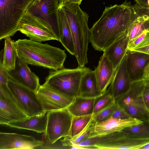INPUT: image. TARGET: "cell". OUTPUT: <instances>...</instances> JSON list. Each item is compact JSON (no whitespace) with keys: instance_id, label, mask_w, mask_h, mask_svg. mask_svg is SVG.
<instances>
[{"instance_id":"22","label":"cell","mask_w":149,"mask_h":149,"mask_svg":"<svg viewBox=\"0 0 149 149\" xmlns=\"http://www.w3.org/2000/svg\"><path fill=\"white\" fill-rule=\"evenodd\" d=\"M96 98H87L77 96L67 108L73 116H80L93 113Z\"/></svg>"},{"instance_id":"8","label":"cell","mask_w":149,"mask_h":149,"mask_svg":"<svg viewBox=\"0 0 149 149\" xmlns=\"http://www.w3.org/2000/svg\"><path fill=\"white\" fill-rule=\"evenodd\" d=\"M46 130L43 138L46 143L53 144L60 139L70 137L73 116L67 108L47 112Z\"/></svg>"},{"instance_id":"3","label":"cell","mask_w":149,"mask_h":149,"mask_svg":"<svg viewBox=\"0 0 149 149\" xmlns=\"http://www.w3.org/2000/svg\"><path fill=\"white\" fill-rule=\"evenodd\" d=\"M64 13L72 34L74 46V55L79 67L88 63L87 51L90 42V29L88 25L89 16L78 4L67 1L58 8Z\"/></svg>"},{"instance_id":"24","label":"cell","mask_w":149,"mask_h":149,"mask_svg":"<svg viewBox=\"0 0 149 149\" xmlns=\"http://www.w3.org/2000/svg\"><path fill=\"white\" fill-rule=\"evenodd\" d=\"M58 9L61 28L60 42L70 54L74 55V44L67 18L63 10L60 8Z\"/></svg>"},{"instance_id":"35","label":"cell","mask_w":149,"mask_h":149,"mask_svg":"<svg viewBox=\"0 0 149 149\" xmlns=\"http://www.w3.org/2000/svg\"><path fill=\"white\" fill-rule=\"evenodd\" d=\"M149 78V63L145 68L143 79Z\"/></svg>"},{"instance_id":"14","label":"cell","mask_w":149,"mask_h":149,"mask_svg":"<svg viewBox=\"0 0 149 149\" xmlns=\"http://www.w3.org/2000/svg\"><path fill=\"white\" fill-rule=\"evenodd\" d=\"M142 122L131 117L126 119H121L114 118L111 116L104 121L96 122L88 139L121 131L126 127L138 125Z\"/></svg>"},{"instance_id":"11","label":"cell","mask_w":149,"mask_h":149,"mask_svg":"<svg viewBox=\"0 0 149 149\" xmlns=\"http://www.w3.org/2000/svg\"><path fill=\"white\" fill-rule=\"evenodd\" d=\"M18 31L31 40L41 42L57 39L45 24L37 19L25 13L20 20Z\"/></svg>"},{"instance_id":"26","label":"cell","mask_w":149,"mask_h":149,"mask_svg":"<svg viewBox=\"0 0 149 149\" xmlns=\"http://www.w3.org/2000/svg\"><path fill=\"white\" fill-rule=\"evenodd\" d=\"M93 114L73 116L70 129V138L76 136L84 129L92 118Z\"/></svg>"},{"instance_id":"10","label":"cell","mask_w":149,"mask_h":149,"mask_svg":"<svg viewBox=\"0 0 149 149\" xmlns=\"http://www.w3.org/2000/svg\"><path fill=\"white\" fill-rule=\"evenodd\" d=\"M36 94L46 112L67 108L74 98L45 83L40 85Z\"/></svg>"},{"instance_id":"25","label":"cell","mask_w":149,"mask_h":149,"mask_svg":"<svg viewBox=\"0 0 149 149\" xmlns=\"http://www.w3.org/2000/svg\"><path fill=\"white\" fill-rule=\"evenodd\" d=\"M135 138L149 139V122H142L139 124L123 130Z\"/></svg>"},{"instance_id":"29","label":"cell","mask_w":149,"mask_h":149,"mask_svg":"<svg viewBox=\"0 0 149 149\" xmlns=\"http://www.w3.org/2000/svg\"><path fill=\"white\" fill-rule=\"evenodd\" d=\"M96 122L93 117L86 127L78 135L74 137L71 138L68 137L70 143L77 144L88 138L91 131Z\"/></svg>"},{"instance_id":"30","label":"cell","mask_w":149,"mask_h":149,"mask_svg":"<svg viewBox=\"0 0 149 149\" xmlns=\"http://www.w3.org/2000/svg\"><path fill=\"white\" fill-rule=\"evenodd\" d=\"M143 84V95L146 105L149 110V78L142 79Z\"/></svg>"},{"instance_id":"31","label":"cell","mask_w":149,"mask_h":149,"mask_svg":"<svg viewBox=\"0 0 149 149\" xmlns=\"http://www.w3.org/2000/svg\"><path fill=\"white\" fill-rule=\"evenodd\" d=\"M146 31H144L141 34L129 42L128 49L132 50L138 45L144 38Z\"/></svg>"},{"instance_id":"37","label":"cell","mask_w":149,"mask_h":149,"mask_svg":"<svg viewBox=\"0 0 149 149\" xmlns=\"http://www.w3.org/2000/svg\"><path fill=\"white\" fill-rule=\"evenodd\" d=\"M67 1V0H59V6L58 8L64 4Z\"/></svg>"},{"instance_id":"17","label":"cell","mask_w":149,"mask_h":149,"mask_svg":"<svg viewBox=\"0 0 149 149\" xmlns=\"http://www.w3.org/2000/svg\"><path fill=\"white\" fill-rule=\"evenodd\" d=\"M94 70L99 89L102 94L106 91L111 83L116 70L108 58L103 54Z\"/></svg>"},{"instance_id":"1","label":"cell","mask_w":149,"mask_h":149,"mask_svg":"<svg viewBox=\"0 0 149 149\" xmlns=\"http://www.w3.org/2000/svg\"><path fill=\"white\" fill-rule=\"evenodd\" d=\"M140 5L125 1L120 5L105 7L100 17L90 29V42L96 50L103 51L113 42L127 34L136 19Z\"/></svg>"},{"instance_id":"12","label":"cell","mask_w":149,"mask_h":149,"mask_svg":"<svg viewBox=\"0 0 149 149\" xmlns=\"http://www.w3.org/2000/svg\"><path fill=\"white\" fill-rule=\"evenodd\" d=\"M28 65L18 56L15 69L7 70L9 78L36 93L40 85L39 79Z\"/></svg>"},{"instance_id":"21","label":"cell","mask_w":149,"mask_h":149,"mask_svg":"<svg viewBox=\"0 0 149 149\" xmlns=\"http://www.w3.org/2000/svg\"><path fill=\"white\" fill-rule=\"evenodd\" d=\"M102 94L98 86L94 70L91 69L83 76L78 96L87 98H96Z\"/></svg>"},{"instance_id":"39","label":"cell","mask_w":149,"mask_h":149,"mask_svg":"<svg viewBox=\"0 0 149 149\" xmlns=\"http://www.w3.org/2000/svg\"><path fill=\"white\" fill-rule=\"evenodd\" d=\"M134 1L136 2V3H137L139 4V2L138 0H134Z\"/></svg>"},{"instance_id":"7","label":"cell","mask_w":149,"mask_h":149,"mask_svg":"<svg viewBox=\"0 0 149 149\" xmlns=\"http://www.w3.org/2000/svg\"><path fill=\"white\" fill-rule=\"evenodd\" d=\"M59 0H34L25 13L37 19L46 26L60 42Z\"/></svg>"},{"instance_id":"4","label":"cell","mask_w":149,"mask_h":149,"mask_svg":"<svg viewBox=\"0 0 149 149\" xmlns=\"http://www.w3.org/2000/svg\"><path fill=\"white\" fill-rule=\"evenodd\" d=\"M34 0H0V40L13 36L19 23Z\"/></svg>"},{"instance_id":"9","label":"cell","mask_w":149,"mask_h":149,"mask_svg":"<svg viewBox=\"0 0 149 149\" xmlns=\"http://www.w3.org/2000/svg\"><path fill=\"white\" fill-rule=\"evenodd\" d=\"M8 84L18 106L28 117L46 113L36 93L9 78Z\"/></svg>"},{"instance_id":"15","label":"cell","mask_w":149,"mask_h":149,"mask_svg":"<svg viewBox=\"0 0 149 149\" xmlns=\"http://www.w3.org/2000/svg\"><path fill=\"white\" fill-rule=\"evenodd\" d=\"M132 83L127 69L126 53L107 90L115 99L128 91Z\"/></svg>"},{"instance_id":"13","label":"cell","mask_w":149,"mask_h":149,"mask_svg":"<svg viewBox=\"0 0 149 149\" xmlns=\"http://www.w3.org/2000/svg\"><path fill=\"white\" fill-rule=\"evenodd\" d=\"M44 143L31 136L15 133L0 132V149L38 148Z\"/></svg>"},{"instance_id":"2","label":"cell","mask_w":149,"mask_h":149,"mask_svg":"<svg viewBox=\"0 0 149 149\" xmlns=\"http://www.w3.org/2000/svg\"><path fill=\"white\" fill-rule=\"evenodd\" d=\"M18 56L28 64L56 70L64 68V50L30 39L15 41Z\"/></svg>"},{"instance_id":"38","label":"cell","mask_w":149,"mask_h":149,"mask_svg":"<svg viewBox=\"0 0 149 149\" xmlns=\"http://www.w3.org/2000/svg\"><path fill=\"white\" fill-rule=\"evenodd\" d=\"M149 143L144 145L140 148V149H149Z\"/></svg>"},{"instance_id":"18","label":"cell","mask_w":149,"mask_h":149,"mask_svg":"<svg viewBox=\"0 0 149 149\" xmlns=\"http://www.w3.org/2000/svg\"><path fill=\"white\" fill-rule=\"evenodd\" d=\"M17 104L10 100L0 97V124L8 123L27 118Z\"/></svg>"},{"instance_id":"20","label":"cell","mask_w":149,"mask_h":149,"mask_svg":"<svg viewBox=\"0 0 149 149\" xmlns=\"http://www.w3.org/2000/svg\"><path fill=\"white\" fill-rule=\"evenodd\" d=\"M47 120V112H46L11 122L6 125L10 127L26 129L41 133H44L46 130Z\"/></svg>"},{"instance_id":"32","label":"cell","mask_w":149,"mask_h":149,"mask_svg":"<svg viewBox=\"0 0 149 149\" xmlns=\"http://www.w3.org/2000/svg\"><path fill=\"white\" fill-rule=\"evenodd\" d=\"M112 116L114 118L121 119H126L130 117L125 110L119 106Z\"/></svg>"},{"instance_id":"34","label":"cell","mask_w":149,"mask_h":149,"mask_svg":"<svg viewBox=\"0 0 149 149\" xmlns=\"http://www.w3.org/2000/svg\"><path fill=\"white\" fill-rule=\"evenodd\" d=\"M139 4L143 6L149 7V0H138Z\"/></svg>"},{"instance_id":"27","label":"cell","mask_w":149,"mask_h":149,"mask_svg":"<svg viewBox=\"0 0 149 149\" xmlns=\"http://www.w3.org/2000/svg\"><path fill=\"white\" fill-rule=\"evenodd\" d=\"M114 101L111 104L99 111L93 114V118L97 122H102L111 116L118 107Z\"/></svg>"},{"instance_id":"5","label":"cell","mask_w":149,"mask_h":149,"mask_svg":"<svg viewBox=\"0 0 149 149\" xmlns=\"http://www.w3.org/2000/svg\"><path fill=\"white\" fill-rule=\"evenodd\" d=\"M88 68L79 67L70 69L64 67L51 70L45 79V83L70 96H78L83 76L90 70Z\"/></svg>"},{"instance_id":"28","label":"cell","mask_w":149,"mask_h":149,"mask_svg":"<svg viewBox=\"0 0 149 149\" xmlns=\"http://www.w3.org/2000/svg\"><path fill=\"white\" fill-rule=\"evenodd\" d=\"M114 101V99L106 90L101 95L95 98L93 113L99 111Z\"/></svg>"},{"instance_id":"23","label":"cell","mask_w":149,"mask_h":149,"mask_svg":"<svg viewBox=\"0 0 149 149\" xmlns=\"http://www.w3.org/2000/svg\"><path fill=\"white\" fill-rule=\"evenodd\" d=\"M5 44L3 50L1 52L0 61L3 67L8 71L15 69L18 56L15 41L10 37L4 39Z\"/></svg>"},{"instance_id":"19","label":"cell","mask_w":149,"mask_h":149,"mask_svg":"<svg viewBox=\"0 0 149 149\" xmlns=\"http://www.w3.org/2000/svg\"><path fill=\"white\" fill-rule=\"evenodd\" d=\"M129 39L127 34L121 36L103 51V54L112 63L116 70L128 50Z\"/></svg>"},{"instance_id":"6","label":"cell","mask_w":149,"mask_h":149,"mask_svg":"<svg viewBox=\"0 0 149 149\" xmlns=\"http://www.w3.org/2000/svg\"><path fill=\"white\" fill-rule=\"evenodd\" d=\"M143 91L142 79L134 81L128 91L114 100L130 117L149 122V110L145 103Z\"/></svg>"},{"instance_id":"36","label":"cell","mask_w":149,"mask_h":149,"mask_svg":"<svg viewBox=\"0 0 149 149\" xmlns=\"http://www.w3.org/2000/svg\"><path fill=\"white\" fill-rule=\"evenodd\" d=\"M82 1V0H67V1L76 3L80 5L81 4Z\"/></svg>"},{"instance_id":"33","label":"cell","mask_w":149,"mask_h":149,"mask_svg":"<svg viewBox=\"0 0 149 149\" xmlns=\"http://www.w3.org/2000/svg\"><path fill=\"white\" fill-rule=\"evenodd\" d=\"M148 46H149V31H146L144 38L140 43L136 47L131 50Z\"/></svg>"},{"instance_id":"16","label":"cell","mask_w":149,"mask_h":149,"mask_svg":"<svg viewBox=\"0 0 149 149\" xmlns=\"http://www.w3.org/2000/svg\"><path fill=\"white\" fill-rule=\"evenodd\" d=\"M149 63V54L127 50L126 52L127 71L132 82L142 79L146 67Z\"/></svg>"}]
</instances>
